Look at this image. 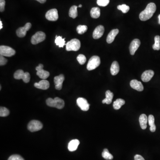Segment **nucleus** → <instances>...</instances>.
<instances>
[{
  "label": "nucleus",
  "instance_id": "obj_16",
  "mask_svg": "<svg viewBox=\"0 0 160 160\" xmlns=\"http://www.w3.org/2000/svg\"><path fill=\"white\" fill-rule=\"evenodd\" d=\"M130 86L138 91H142L144 89L143 85L140 81L137 80H132L130 82Z\"/></svg>",
  "mask_w": 160,
  "mask_h": 160
},
{
  "label": "nucleus",
  "instance_id": "obj_40",
  "mask_svg": "<svg viewBox=\"0 0 160 160\" xmlns=\"http://www.w3.org/2000/svg\"><path fill=\"white\" fill-rule=\"evenodd\" d=\"M134 160H145L144 158L140 155L137 154L134 157Z\"/></svg>",
  "mask_w": 160,
  "mask_h": 160
},
{
  "label": "nucleus",
  "instance_id": "obj_11",
  "mask_svg": "<svg viewBox=\"0 0 160 160\" xmlns=\"http://www.w3.org/2000/svg\"><path fill=\"white\" fill-rule=\"evenodd\" d=\"M45 17L48 21H56L58 19V11L57 10L53 9L49 10L45 14Z\"/></svg>",
  "mask_w": 160,
  "mask_h": 160
},
{
  "label": "nucleus",
  "instance_id": "obj_24",
  "mask_svg": "<svg viewBox=\"0 0 160 160\" xmlns=\"http://www.w3.org/2000/svg\"><path fill=\"white\" fill-rule=\"evenodd\" d=\"M100 9L98 7H94L90 11V15L93 18H98L100 16Z\"/></svg>",
  "mask_w": 160,
  "mask_h": 160
},
{
  "label": "nucleus",
  "instance_id": "obj_35",
  "mask_svg": "<svg viewBox=\"0 0 160 160\" xmlns=\"http://www.w3.org/2000/svg\"><path fill=\"white\" fill-rule=\"evenodd\" d=\"M97 2L99 6L105 7L109 4V0H97Z\"/></svg>",
  "mask_w": 160,
  "mask_h": 160
},
{
  "label": "nucleus",
  "instance_id": "obj_39",
  "mask_svg": "<svg viewBox=\"0 0 160 160\" xmlns=\"http://www.w3.org/2000/svg\"><path fill=\"white\" fill-rule=\"evenodd\" d=\"M5 1L4 0H0V11L2 12L4 11Z\"/></svg>",
  "mask_w": 160,
  "mask_h": 160
},
{
  "label": "nucleus",
  "instance_id": "obj_10",
  "mask_svg": "<svg viewBox=\"0 0 160 160\" xmlns=\"http://www.w3.org/2000/svg\"><path fill=\"white\" fill-rule=\"evenodd\" d=\"M77 104L80 109L84 111H87L89 109V104L85 98L79 97L77 100Z\"/></svg>",
  "mask_w": 160,
  "mask_h": 160
},
{
  "label": "nucleus",
  "instance_id": "obj_18",
  "mask_svg": "<svg viewBox=\"0 0 160 160\" xmlns=\"http://www.w3.org/2000/svg\"><path fill=\"white\" fill-rule=\"evenodd\" d=\"M119 33L118 29H114L110 32L107 37L106 42L108 44L112 43L114 41L115 37Z\"/></svg>",
  "mask_w": 160,
  "mask_h": 160
},
{
  "label": "nucleus",
  "instance_id": "obj_41",
  "mask_svg": "<svg viewBox=\"0 0 160 160\" xmlns=\"http://www.w3.org/2000/svg\"><path fill=\"white\" fill-rule=\"evenodd\" d=\"M156 130V126H153V127H150V130L152 132H154Z\"/></svg>",
  "mask_w": 160,
  "mask_h": 160
},
{
  "label": "nucleus",
  "instance_id": "obj_13",
  "mask_svg": "<svg viewBox=\"0 0 160 160\" xmlns=\"http://www.w3.org/2000/svg\"><path fill=\"white\" fill-rule=\"evenodd\" d=\"M65 80V77L63 74L55 77L54 78V82L55 85V89L57 90H61L63 87V82Z\"/></svg>",
  "mask_w": 160,
  "mask_h": 160
},
{
  "label": "nucleus",
  "instance_id": "obj_2",
  "mask_svg": "<svg viewBox=\"0 0 160 160\" xmlns=\"http://www.w3.org/2000/svg\"><path fill=\"white\" fill-rule=\"evenodd\" d=\"M80 48V41L75 38L72 39L66 44V50L67 51H77Z\"/></svg>",
  "mask_w": 160,
  "mask_h": 160
},
{
  "label": "nucleus",
  "instance_id": "obj_12",
  "mask_svg": "<svg viewBox=\"0 0 160 160\" xmlns=\"http://www.w3.org/2000/svg\"><path fill=\"white\" fill-rule=\"evenodd\" d=\"M141 45V42L139 39H134L131 43L129 46V51L130 54L133 55L137 49Z\"/></svg>",
  "mask_w": 160,
  "mask_h": 160
},
{
  "label": "nucleus",
  "instance_id": "obj_32",
  "mask_svg": "<svg viewBox=\"0 0 160 160\" xmlns=\"http://www.w3.org/2000/svg\"><path fill=\"white\" fill-rule=\"evenodd\" d=\"M118 9L120 10H121L123 13H126L129 10V7L127 4H123L122 5H118Z\"/></svg>",
  "mask_w": 160,
  "mask_h": 160
},
{
  "label": "nucleus",
  "instance_id": "obj_19",
  "mask_svg": "<svg viewBox=\"0 0 160 160\" xmlns=\"http://www.w3.org/2000/svg\"><path fill=\"white\" fill-rule=\"evenodd\" d=\"M79 144H80V141L78 140L74 139L71 141L68 144V150L71 152L76 150Z\"/></svg>",
  "mask_w": 160,
  "mask_h": 160
},
{
  "label": "nucleus",
  "instance_id": "obj_30",
  "mask_svg": "<svg viewBox=\"0 0 160 160\" xmlns=\"http://www.w3.org/2000/svg\"><path fill=\"white\" fill-rule=\"evenodd\" d=\"M88 30V27L86 25H79L77 27V31L79 34H83L86 33Z\"/></svg>",
  "mask_w": 160,
  "mask_h": 160
},
{
  "label": "nucleus",
  "instance_id": "obj_29",
  "mask_svg": "<svg viewBox=\"0 0 160 160\" xmlns=\"http://www.w3.org/2000/svg\"><path fill=\"white\" fill-rule=\"evenodd\" d=\"M155 43L153 45V48L155 50H160V36H156L154 38Z\"/></svg>",
  "mask_w": 160,
  "mask_h": 160
},
{
  "label": "nucleus",
  "instance_id": "obj_42",
  "mask_svg": "<svg viewBox=\"0 0 160 160\" xmlns=\"http://www.w3.org/2000/svg\"><path fill=\"white\" fill-rule=\"evenodd\" d=\"M36 1H37L40 2V3H45L46 2V0H36Z\"/></svg>",
  "mask_w": 160,
  "mask_h": 160
},
{
  "label": "nucleus",
  "instance_id": "obj_8",
  "mask_svg": "<svg viewBox=\"0 0 160 160\" xmlns=\"http://www.w3.org/2000/svg\"><path fill=\"white\" fill-rule=\"evenodd\" d=\"M44 66L42 64H40L36 68V75L43 80H45L49 76V73L46 70H44Z\"/></svg>",
  "mask_w": 160,
  "mask_h": 160
},
{
  "label": "nucleus",
  "instance_id": "obj_15",
  "mask_svg": "<svg viewBox=\"0 0 160 160\" xmlns=\"http://www.w3.org/2000/svg\"><path fill=\"white\" fill-rule=\"evenodd\" d=\"M154 75V71L152 70H146L143 72L141 78L142 81L147 82L150 81Z\"/></svg>",
  "mask_w": 160,
  "mask_h": 160
},
{
  "label": "nucleus",
  "instance_id": "obj_31",
  "mask_svg": "<svg viewBox=\"0 0 160 160\" xmlns=\"http://www.w3.org/2000/svg\"><path fill=\"white\" fill-rule=\"evenodd\" d=\"M10 114L9 109L4 107L0 108V116L1 117H5L8 116Z\"/></svg>",
  "mask_w": 160,
  "mask_h": 160
},
{
  "label": "nucleus",
  "instance_id": "obj_20",
  "mask_svg": "<svg viewBox=\"0 0 160 160\" xmlns=\"http://www.w3.org/2000/svg\"><path fill=\"white\" fill-rule=\"evenodd\" d=\"M139 121L141 127L142 129H145L147 127V123L148 121V117L145 114H142L140 116Z\"/></svg>",
  "mask_w": 160,
  "mask_h": 160
},
{
  "label": "nucleus",
  "instance_id": "obj_3",
  "mask_svg": "<svg viewBox=\"0 0 160 160\" xmlns=\"http://www.w3.org/2000/svg\"><path fill=\"white\" fill-rule=\"evenodd\" d=\"M14 78L17 80L22 79L24 82L27 83L31 80V75L28 72H24L22 70L19 69L14 74Z\"/></svg>",
  "mask_w": 160,
  "mask_h": 160
},
{
  "label": "nucleus",
  "instance_id": "obj_37",
  "mask_svg": "<svg viewBox=\"0 0 160 160\" xmlns=\"http://www.w3.org/2000/svg\"><path fill=\"white\" fill-rule=\"evenodd\" d=\"M8 160H25L20 155L15 154L11 156Z\"/></svg>",
  "mask_w": 160,
  "mask_h": 160
},
{
  "label": "nucleus",
  "instance_id": "obj_34",
  "mask_svg": "<svg viewBox=\"0 0 160 160\" xmlns=\"http://www.w3.org/2000/svg\"><path fill=\"white\" fill-rule=\"evenodd\" d=\"M46 104L48 106L52 107L55 108L56 103L54 99H52L51 98H48L46 100Z\"/></svg>",
  "mask_w": 160,
  "mask_h": 160
},
{
  "label": "nucleus",
  "instance_id": "obj_14",
  "mask_svg": "<svg viewBox=\"0 0 160 160\" xmlns=\"http://www.w3.org/2000/svg\"><path fill=\"white\" fill-rule=\"evenodd\" d=\"M105 31V28L103 25H100L97 26L93 32V38L95 39H99L103 36Z\"/></svg>",
  "mask_w": 160,
  "mask_h": 160
},
{
  "label": "nucleus",
  "instance_id": "obj_1",
  "mask_svg": "<svg viewBox=\"0 0 160 160\" xmlns=\"http://www.w3.org/2000/svg\"><path fill=\"white\" fill-rule=\"evenodd\" d=\"M157 7L154 3H150L146 6L145 10L141 13L139 18L141 21H146L151 18L156 11Z\"/></svg>",
  "mask_w": 160,
  "mask_h": 160
},
{
  "label": "nucleus",
  "instance_id": "obj_38",
  "mask_svg": "<svg viewBox=\"0 0 160 160\" xmlns=\"http://www.w3.org/2000/svg\"><path fill=\"white\" fill-rule=\"evenodd\" d=\"M7 60L3 56L1 55L0 57V65L1 66L4 65L7 63Z\"/></svg>",
  "mask_w": 160,
  "mask_h": 160
},
{
  "label": "nucleus",
  "instance_id": "obj_43",
  "mask_svg": "<svg viewBox=\"0 0 160 160\" xmlns=\"http://www.w3.org/2000/svg\"><path fill=\"white\" fill-rule=\"evenodd\" d=\"M3 25L2 22L1 21H0V29H2L3 28Z\"/></svg>",
  "mask_w": 160,
  "mask_h": 160
},
{
  "label": "nucleus",
  "instance_id": "obj_28",
  "mask_svg": "<svg viewBox=\"0 0 160 160\" xmlns=\"http://www.w3.org/2000/svg\"><path fill=\"white\" fill-rule=\"evenodd\" d=\"M102 156L104 159L107 160L113 159V156L109 152L107 149H105L102 153Z\"/></svg>",
  "mask_w": 160,
  "mask_h": 160
},
{
  "label": "nucleus",
  "instance_id": "obj_44",
  "mask_svg": "<svg viewBox=\"0 0 160 160\" xmlns=\"http://www.w3.org/2000/svg\"><path fill=\"white\" fill-rule=\"evenodd\" d=\"M159 24L160 25V14L159 16Z\"/></svg>",
  "mask_w": 160,
  "mask_h": 160
},
{
  "label": "nucleus",
  "instance_id": "obj_17",
  "mask_svg": "<svg viewBox=\"0 0 160 160\" xmlns=\"http://www.w3.org/2000/svg\"><path fill=\"white\" fill-rule=\"evenodd\" d=\"M34 86L39 89L46 90L49 87V83L48 80H42L39 81L38 83H35L34 85Z\"/></svg>",
  "mask_w": 160,
  "mask_h": 160
},
{
  "label": "nucleus",
  "instance_id": "obj_25",
  "mask_svg": "<svg viewBox=\"0 0 160 160\" xmlns=\"http://www.w3.org/2000/svg\"><path fill=\"white\" fill-rule=\"evenodd\" d=\"M65 38H63L61 36H56L55 40V43L57 45L59 46L60 48H63L64 45H65Z\"/></svg>",
  "mask_w": 160,
  "mask_h": 160
},
{
  "label": "nucleus",
  "instance_id": "obj_4",
  "mask_svg": "<svg viewBox=\"0 0 160 160\" xmlns=\"http://www.w3.org/2000/svg\"><path fill=\"white\" fill-rule=\"evenodd\" d=\"M100 64V58L97 56L92 57L87 65V69L89 71L95 69Z\"/></svg>",
  "mask_w": 160,
  "mask_h": 160
},
{
  "label": "nucleus",
  "instance_id": "obj_45",
  "mask_svg": "<svg viewBox=\"0 0 160 160\" xmlns=\"http://www.w3.org/2000/svg\"><path fill=\"white\" fill-rule=\"evenodd\" d=\"M82 4H80V5H79V6H78V7H79V8H81V7H82Z\"/></svg>",
  "mask_w": 160,
  "mask_h": 160
},
{
  "label": "nucleus",
  "instance_id": "obj_7",
  "mask_svg": "<svg viewBox=\"0 0 160 160\" xmlns=\"http://www.w3.org/2000/svg\"><path fill=\"white\" fill-rule=\"evenodd\" d=\"M42 127V124L40 121L37 120H32L30 121L27 127L28 130L32 132L40 130Z\"/></svg>",
  "mask_w": 160,
  "mask_h": 160
},
{
  "label": "nucleus",
  "instance_id": "obj_22",
  "mask_svg": "<svg viewBox=\"0 0 160 160\" xmlns=\"http://www.w3.org/2000/svg\"><path fill=\"white\" fill-rule=\"evenodd\" d=\"M106 98L102 100L103 104H109L112 103V100L113 97V94L110 90H107L106 92Z\"/></svg>",
  "mask_w": 160,
  "mask_h": 160
},
{
  "label": "nucleus",
  "instance_id": "obj_21",
  "mask_svg": "<svg viewBox=\"0 0 160 160\" xmlns=\"http://www.w3.org/2000/svg\"><path fill=\"white\" fill-rule=\"evenodd\" d=\"M120 67L118 63L116 61H114L112 63L110 68V72L111 74L113 76L118 74L119 72Z\"/></svg>",
  "mask_w": 160,
  "mask_h": 160
},
{
  "label": "nucleus",
  "instance_id": "obj_26",
  "mask_svg": "<svg viewBox=\"0 0 160 160\" xmlns=\"http://www.w3.org/2000/svg\"><path fill=\"white\" fill-rule=\"evenodd\" d=\"M77 6L76 5H73L70 8L69 10L68 15L70 17L72 18H76L77 16Z\"/></svg>",
  "mask_w": 160,
  "mask_h": 160
},
{
  "label": "nucleus",
  "instance_id": "obj_23",
  "mask_svg": "<svg viewBox=\"0 0 160 160\" xmlns=\"http://www.w3.org/2000/svg\"><path fill=\"white\" fill-rule=\"evenodd\" d=\"M125 101L122 99H118L113 102V107L115 110H118L121 107L125 105Z\"/></svg>",
  "mask_w": 160,
  "mask_h": 160
},
{
  "label": "nucleus",
  "instance_id": "obj_9",
  "mask_svg": "<svg viewBox=\"0 0 160 160\" xmlns=\"http://www.w3.org/2000/svg\"><path fill=\"white\" fill-rule=\"evenodd\" d=\"M31 23H27L24 27H20L17 29L16 33L17 36L19 37H23L25 36L27 31L31 28Z\"/></svg>",
  "mask_w": 160,
  "mask_h": 160
},
{
  "label": "nucleus",
  "instance_id": "obj_27",
  "mask_svg": "<svg viewBox=\"0 0 160 160\" xmlns=\"http://www.w3.org/2000/svg\"><path fill=\"white\" fill-rule=\"evenodd\" d=\"M55 100L56 106L55 108L58 109H62L63 108L64 106H65V102L63 100L60 98L55 97L54 98Z\"/></svg>",
  "mask_w": 160,
  "mask_h": 160
},
{
  "label": "nucleus",
  "instance_id": "obj_5",
  "mask_svg": "<svg viewBox=\"0 0 160 160\" xmlns=\"http://www.w3.org/2000/svg\"><path fill=\"white\" fill-rule=\"evenodd\" d=\"M16 54V51L13 49L8 46L1 45L0 46V54L7 57H10Z\"/></svg>",
  "mask_w": 160,
  "mask_h": 160
},
{
  "label": "nucleus",
  "instance_id": "obj_33",
  "mask_svg": "<svg viewBox=\"0 0 160 160\" xmlns=\"http://www.w3.org/2000/svg\"><path fill=\"white\" fill-rule=\"evenodd\" d=\"M77 59L80 65H84L86 62V56L83 54H79L77 57Z\"/></svg>",
  "mask_w": 160,
  "mask_h": 160
},
{
  "label": "nucleus",
  "instance_id": "obj_6",
  "mask_svg": "<svg viewBox=\"0 0 160 160\" xmlns=\"http://www.w3.org/2000/svg\"><path fill=\"white\" fill-rule=\"evenodd\" d=\"M45 37H46V35L44 32H37L32 36L31 42L32 44L36 45L44 41L45 40Z\"/></svg>",
  "mask_w": 160,
  "mask_h": 160
},
{
  "label": "nucleus",
  "instance_id": "obj_36",
  "mask_svg": "<svg viewBox=\"0 0 160 160\" xmlns=\"http://www.w3.org/2000/svg\"><path fill=\"white\" fill-rule=\"evenodd\" d=\"M148 122H149V124L150 127H153V126H155V118H154V116L153 115H149L148 117Z\"/></svg>",
  "mask_w": 160,
  "mask_h": 160
}]
</instances>
